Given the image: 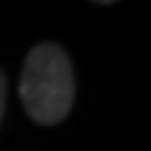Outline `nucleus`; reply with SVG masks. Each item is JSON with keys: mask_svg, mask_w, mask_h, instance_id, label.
<instances>
[{"mask_svg": "<svg viewBox=\"0 0 151 151\" xmlns=\"http://www.w3.org/2000/svg\"><path fill=\"white\" fill-rule=\"evenodd\" d=\"M3 112H6V76L0 73V120H3Z\"/></svg>", "mask_w": 151, "mask_h": 151, "instance_id": "2", "label": "nucleus"}, {"mask_svg": "<svg viewBox=\"0 0 151 151\" xmlns=\"http://www.w3.org/2000/svg\"><path fill=\"white\" fill-rule=\"evenodd\" d=\"M92 3H101V6H106V3H118V0H92Z\"/></svg>", "mask_w": 151, "mask_h": 151, "instance_id": "3", "label": "nucleus"}, {"mask_svg": "<svg viewBox=\"0 0 151 151\" xmlns=\"http://www.w3.org/2000/svg\"><path fill=\"white\" fill-rule=\"evenodd\" d=\"M76 98V76L70 56L56 42L28 50L20 76V101L28 118L39 126H56L67 118Z\"/></svg>", "mask_w": 151, "mask_h": 151, "instance_id": "1", "label": "nucleus"}]
</instances>
